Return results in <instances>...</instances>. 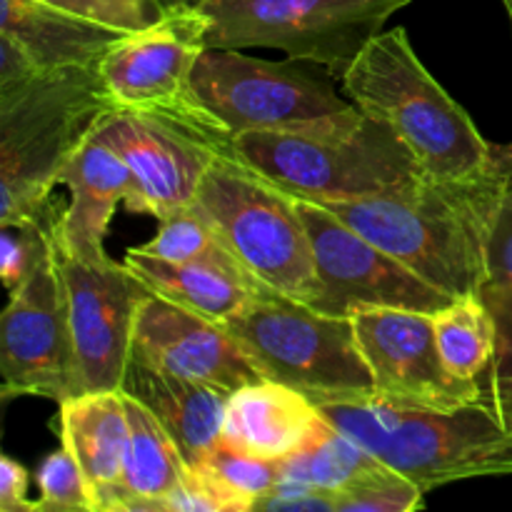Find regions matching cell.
Masks as SVG:
<instances>
[{"mask_svg": "<svg viewBox=\"0 0 512 512\" xmlns=\"http://www.w3.org/2000/svg\"><path fill=\"white\" fill-rule=\"evenodd\" d=\"M505 175L493 165L475 180L420 175L390 193L323 200L363 238L450 298L480 295L488 283V240ZM318 203V200H315Z\"/></svg>", "mask_w": 512, "mask_h": 512, "instance_id": "obj_1", "label": "cell"}, {"mask_svg": "<svg viewBox=\"0 0 512 512\" xmlns=\"http://www.w3.org/2000/svg\"><path fill=\"white\" fill-rule=\"evenodd\" d=\"M340 90L408 145L425 178L475 180L493 170V145L420 63L405 28L380 30L345 70Z\"/></svg>", "mask_w": 512, "mask_h": 512, "instance_id": "obj_2", "label": "cell"}, {"mask_svg": "<svg viewBox=\"0 0 512 512\" xmlns=\"http://www.w3.org/2000/svg\"><path fill=\"white\" fill-rule=\"evenodd\" d=\"M110 110L95 70L45 73L0 90V225L63 215L50 193Z\"/></svg>", "mask_w": 512, "mask_h": 512, "instance_id": "obj_3", "label": "cell"}, {"mask_svg": "<svg viewBox=\"0 0 512 512\" xmlns=\"http://www.w3.org/2000/svg\"><path fill=\"white\" fill-rule=\"evenodd\" d=\"M235 148L280 188L318 203L390 193L423 175L408 145L355 105L290 128L243 133Z\"/></svg>", "mask_w": 512, "mask_h": 512, "instance_id": "obj_4", "label": "cell"}, {"mask_svg": "<svg viewBox=\"0 0 512 512\" xmlns=\"http://www.w3.org/2000/svg\"><path fill=\"white\" fill-rule=\"evenodd\" d=\"M318 408L335 430L425 493L458 480L512 475V435L480 403L435 410L375 395Z\"/></svg>", "mask_w": 512, "mask_h": 512, "instance_id": "obj_5", "label": "cell"}, {"mask_svg": "<svg viewBox=\"0 0 512 512\" xmlns=\"http://www.w3.org/2000/svg\"><path fill=\"white\" fill-rule=\"evenodd\" d=\"M190 208L213 225L255 283L303 305L318 300L313 245L298 200L250 165L238 148L215 155Z\"/></svg>", "mask_w": 512, "mask_h": 512, "instance_id": "obj_6", "label": "cell"}, {"mask_svg": "<svg viewBox=\"0 0 512 512\" xmlns=\"http://www.w3.org/2000/svg\"><path fill=\"white\" fill-rule=\"evenodd\" d=\"M223 325L245 345L265 378L290 385L315 405L378 395L355 340L353 318L323 315L265 290Z\"/></svg>", "mask_w": 512, "mask_h": 512, "instance_id": "obj_7", "label": "cell"}, {"mask_svg": "<svg viewBox=\"0 0 512 512\" xmlns=\"http://www.w3.org/2000/svg\"><path fill=\"white\" fill-rule=\"evenodd\" d=\"M208 28L210 18L198 5L180 3L158 23L120 35L95 73L113 110L168 120L225 153L235 148L233 135L193 85L195 63L208 48Z\"/></svg>", "mask_w": 512, "mask_h": 512, "instance_id": "obj_8", "label": "cell"}, {"mask_svg": "<svg viewBox=\"0 0 512 512\" xmlns=\"http://www.w3.org/2000/svg\"><path fill=\"white\" fill-rule=\"evenodd\" d=\"M208 48H278L343 78L360 50L413 0H193Z\"/></svg>", "mask_w": 512, "mask_h": 512, "instance_id": "obj_9", "label": "cell"}, {"mask_svg": "<svg viewBox=\"0 0 512 512\" xmlns=\"http://www.w3.org/2000/svg\"><path fill=\"white\" fill-rule=\"evenodd\" d=\"M338 80L313 60H263L238 48H205L193 70L195 93L233 140L345 113L353 103L338 90Z\"/></svg>", "mask_w": 512, "mask_h": 512, "instance_id": "obj_10", "label": "cell"}, {"mask_svg": "<svg viewBox=\"0 0 512 512\" xmlns=\"http://www.w3.org/2000/svg\"><path fill=\"white\" fill-rule=\"evenodd\" d=\"M295 200L310 235L320 280V295L310 305L313 310L333 318H353L355 313L378 308L433 315L455 300L363 238L333 210L300 195Z\"/></svg>", "mask_w": 512, "mask_h": 512, "instance_id": "obj_11", "label": "cell"}, {"mask_svg": "<svg viewBox=\"0 0 512 512\" xmlns=\"http://www.w3.org/2000/svg\"><path fill=\"white\" fill-rule=\"evenodd\" d=\"M0 373L5 400L35 395L63 403L80 395L55 243L30 278L10 290L0 318Z\"/></svg>", "mask_w": 512, "mask_h": 512, "instance_id": "obj_12", "label": "cell"}, {"mask_svg": "<svg viewBox=\"0 0 512 512\" xmlns=\"http://www.w3.org/2000/svg\"><path fill=\"white\" fill-rule=\"evenodd\" d=\"M58 245V243H55ZM68 298L70 338L80 393L120 390L133 358L135 320L150 290L118 260H83L58 248Z\"/></svg>", "mask_w": 512, "mask_h": 512, "instance_id": "obj_13", "label": "cell"}, {"mask_svg": "<svg viewBox=\"0 0 512 512\" xmlns=\"http://www.w3.org/2000/svg\"><path fill=\"white\" fill-rule=\"evenodd\" d=\"M353 328L380 398L435 410H458L478 403L475 385L455 378L445 368L430 313L363 310L353 315Z\"/></svg>", "mask_w": 512, "mask_h": 512, "instance_id": "obj_14", "label": "cell"}, {"mask_svg": "<svg viewBox=\"0 0 512 512\" xmlns=\"http://www.w3.org/2000/svg\"><path fill=\"white\" fill-rule=\"evenodd\" d=\"M90 138L118 153L133 173L128 213L158 220L193 203L205 170L220 153L168 120L125 110H110Z\"/></svg>", "mask_w": 512, "mask_h": 512, "instance_id": "obj_15", "label": "cell"}, {"mask_svg": "<svg viewBox=\"0 0 512 512\" xmlns=\"http://www.w3.org/2000/svg\"><path fill=\"white\" fill-rule=\"evenodd\" d=\"M133 355L155 368L228 393L268 380L245 345L225 325L200 318L153 293L138 310Z\"/></svg>", "mask_w": 512, "mask_h": 512, "instance_id": "obj_16", "label": "cell"}, {"mask_svg": "<svg viewBox=\"0 0 512 512\" xmlns=\"http://www.w3.org/2000/svg\"><path fill=\"white\" fill-rule=\"evenodd\" d=\"M318 405L278 380H258L233 390L220 443L255 458L285 463L333 433Z\"/></svg>", "mask_w": 512, "mask_h": 512, "instance_id": "obj_17", "label": "cell"}, {"mask_svg": "<svg viewBox=\"0 0 512 512\" xmlns=\"http://www.w3.org/2000/svg\"><path fill=\"white\" fill-rule=\"evenodd\" d=\"M58 185L70 190V205L55 225V243L63 253L103 260L110 220L120 203L133 198V173L108 145L88 138L68 160Z\"/></svg>", "mask_w": 512, "mask_h": 512, "instance_id": "obj_18", "label": "cell"}, {"mask_svg": "<svg viewBox=\"0 0 512 512\" xmlns=\"http://www.w3.org/2000/svg\"><path fill=\"white\" fill-rule=\"evenodd\" d=\"M120 390L140 400L160 420V425L173 435L190 468L220 443L230 398L228 390L180 378L145 363L138 355L130 358Z\"/></svg>", "mask_w": 512, "mask_h": 512, "instance_id": "obj_19", "label": "cell"}, {"mask_svg": "<svg viewBox=\"0 0 512 512\" xmlns=\"http://www.w3.org/2000/svg\"><path fill=\"white\" fill-rule=\"evenodd\" d=\"M60 443L73 450L93 493L95 510L123 508V460L128 445V405L123 390L80 393L58 403Z\"/></svg>", "mask_w": 512, "mask_h": 512, "instance_id": "obj_20", "label": "cell"}, {"mask_svg": "<svg viewBox=\"0 0 512 512\" xmlns=\"http://www.w3.org/2000/svg\"><path fill=\"white\" fill-rule=\"evenodd\" d=\"M120 30L65 13L43 0H0V38L28 55L38 73L98 70Z\"/></svg>", "mask_w": 512, "mask_h": 512, "instance_id": "obj_21", "label": "cell"}, {"mask_svg": "<svg viewBox=\"0 0 512 512\" xmlns=\"http://www.w3.org/2000/svg\"><path fill=\"white\" fill-rule=\"evenodd\" d=\"M125 265L153 295L220 325L238 315L255 295L265 293L263 285L255 283L250 275L225 265L173 263L140 253L138 248L125 253Z\"/></svg>", "mask_w": 512, "mask_h": 512, "instance_id": "obj_22", "label": "cell"}, {"mask_svg": "<svg viewBox=\"0 0 512 512\" xmlns=\"http://www.w3.org/2000/svg\"><path fill=\"white\" fill-rule=\"evenodd\" d=\"M123 395L128 405V445L120 512H163V500L178 488L190 465L160 420L140 400Z\"/></svg>", "mask_w": 512, "mask_h": 512, "instance_id": "obj_23", "label": "cell"}, {"mask_svg": "<svg viewBox=\"0 0 512 512\" xmlns=\"http://www.w3.org/2000/svg\"><path fill=\"white\" fill-rule=\"evenodd\" d=\"M435 343L445 368L455 378L475 385L493 355V318L480 295L455 298L433 313Z\"/></svg>", "mask_w": 512, "mask_h": 512, "instance_id": "obj_24", "label": "cell"}, {"mask_svg": "<svg viewBox=\"0 0 512 512\" xmlns=\"http://www.w3.org/2000/svg\"><path fill=\"white\" fill-rule=\"evenodd\" d=\"M480 298L493 318V355L475 380L478 403L512 435V283H485Z\"/></svg>", "mask_w": 512, "mask_h": 512, "instance_id": "obj_25", "label": "cell"}, {"mask_svg": "<svg viewBox=\"0 0 512 512\" xmlns=\"http://www.w3.org/2000/svg\"><path fill=\"white\" fill-rule=\"evenodd\" d=\"M380 460L350 435L333 430L320 443L280 463V475L338 493L355 478L378 468Z\"/></svg>", "mask_w": 512, "mask_h": 512, "instance_id": "obj_26", "label": "cell"}, {"mask_svg": "<svg viewBox=\"0 0 512 512\" xmlns=\"http://www.w3.org/2000/svg\"><path fill=\"white\" fill-rule=\"evenodd\" d=\"M140 253L153 255V258L173 260V263H215L245 273L243 265L233 258L213 225L188 205L175 213L158 220V233L140 245ZM248 275V273H245Z\"/></svg>", "mask_w": 512, "mask_h": 512, "instance_id": "obj_27", "label": "cell"}, {"mask_svg": "<svg viewBox=\"0 0 512 512\" xmlns=\"http://www.w3.org/2000/svg\"><path fill=\"white\" fill-rule=\"evenodd\" d=\"M425 505V490L380 463L335 493L338 512H413Z\"/></svg>", "mask_w": 512, "mask_h": 512, "instance_id": "obj_28", "label": "cell"}, {"mask_svg": "<svg viewBox=\"0 0 512 512\" xmlns=\"http://www.w3.org/2000/svg\"><path fill=\"white\" fill-rule=\"evenodd\" d=\"M200 468L208 470L240 505L245 512H253L255 503L263 495H268L280 480V463L273 460L255 458V455L243 453V450L228 448L218 443L203 460Z\"/></svg>", "mask_w": 512, "mask_h": 512, "instance_id": "obj_29", "label": "cell"}, {"mask_svg": "<svg viewBox=\"0 0 512 512\" xmlns=\"http://www.w3.org/2000/svg\"><path fill=\"white\" fill-rule=\"evenodd\" d=\"M35 480H38L40 488V500H35V512H98L88 480L80 470V463L65 443H60V448L53 450L40 463Z\"/></svg>", "mask_w": 512, "mask_h": 512, "instance_id": "obj_30", "label": "cell"}, {"mask_svg": "<svg viewBox=\"0 0 512 512\" xmlns=\"http://www.w3.org/2000/svg\"><path fill=\"white\" fill-rule=\"evenodd\" d=\"M58 220H23L0 225V278L8 293L28 280L45 253L53 248Z\"/></svg>", "mask_w": 512, "mask_h": 512, "instance_id": "obj_31", "label": "cell"}, {"mask_svg": "<svg viewBox=\"0 0 512 512\" xmlns=\"http://www.w3.org/2000/svg\"><path fill=\"white\" fill-rule=\"evenodd\" d=\"M43 3L93 23L108 25L120 33H135L158 23L170 8L183 0H43Z\"/></svg>", "mask_w": 512, "mask_h": 512, "instance_id": "obj_32", "label": "cell"}, {"mask_svg": "<svg viewBox=\"0 0 512 512\" xmlns=\"http://www.w3.org/2000/svg\"><path fill=\"white\" fill-rule=\"evenodd\" d=\"M163 512H245L243 505L205 468H188L178 488L163 500Z\"/></svg>", "mask_w": 512, "mask_h": 512, "instance_id": "obj_33", "label": "cell"}, {"mask_svg": "<svg viewBox=\"0 0 512 512\" xmlns=\"http://www.w3.org/2000/svg\"><path fill=\"white\" fill-rule=\"evenodd\" d=\"M253 512H338V508L335 495L328 490L280 475L275 488L255 503Z\"/></svg>", "mask_w": 512, "mask_h": 512, "instance_id": "obj_34", "label": "cell"}, {"mask_svg": "<svg viewBox=\"0 0 512 512\" xmlns=\"http://www.w3.org/2000/svg\"><path fill=\"white\" fill-rule=\"evenodd\" d=\"M488 283H512V175H505L488 240Z\"/></svg>", "mask_w": 512, "mask_h": 512, "instance_id": "obj_35", "label": "cell"}, {"mask_svg": "<svg viewBox=\"0 0 512 512\" xmlns=\"http://www.w3.org/2000/svg\"><path fill=\"white\" fill-rule=\"evenodd\" d=\"M0 510L35 512V503L28 500V470L8 455L0 458Z\"/></svg>", "mask_w": 512, "mask_h": 512, "instance_id": "obj_36", "label": "cell"}, {"mask_svg": "<svg viewBox=\"0 0 512 512\" xmlns=\"http://www.w3.org/2000/svg\"><path fill=\"white\" fill-rule=\"evenodd\" d=\"M493 165L503 175H512V143L493 145Z\"/></svg>", "mask_w": 512, "mask_h": 512, "instance_id": "obj_37", "label": "cell"}, {"mask_svg": "<svg viewBox=\"0 0 512 512\" xmlns=\"http://www.w3.org/2000/svg\"><path fill=\"white\" fill-rule=\"evenodd\" d=\"M503 5H505V10H508V15H510V23H512V0H503Z\"/></svg>", "mask_w": 512, "mask_h": 512, "instance_id": "obj_38", "label": "cell"}, {"mask_svg": "<svg viewBox=\"0 0 512 512\" xmlns=\"http://www.w3.org/2000/svg\"><path fill=\"white\" fill-rule=\"evenodd\" d=\"M183 3H193V0H183Z\"/></svg>", "mask_w": 512, "mask_h": 512, "instance_id": "obj_39", "label": "cell"}]
</instances>
